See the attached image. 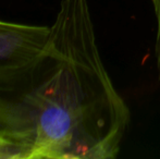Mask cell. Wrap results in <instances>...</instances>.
<instances>
[{
    "instance_id": "obj_1",
    "label": "cell",
    "mask_w": 160,
    "mask_h": 159,
    "mask_svg": "<svg viewBox=\"0 0 160 159\" xmlns=\"http://www.w3.org/2000/svg\"><path fill=\"white\" fill-rule=\"evenodd\" d=\"M57 67L30 159H114L131 112L103 66L88 0H62L49 35Z\"/></svg>"
},
{
    "instance_id": "obj_2",
    "label": "cell",
    "mask_w": 160,
    "mask_h": 159,
    "mask_svg": "<svg viewBox=\"0 0 160 159\" xmlns=\"http://www.w3.org/2000/svg\"><path fill=\"white\" fill-rule=\"evenodd\" d=\"M56 67L57 53L48 38L34 61L0 75V136L25 143L33 149L38 110Z\"/></svg>"
},
{
    "instance_id": "obj_3",
    "label": "cell",
    "mask_w": 160,
    "mask_h": 159,
    "mask_svg": "<svg viewBox=\"0 0 160 159\" xmlns=\"http://www.w3.org/2000/svg\"><path fill=\"white\" fill-rule=\"evenodd\" d=\"M49 26L28 25L0 20V75L28 66L45 49Z\"/></svg>"
},
{
    "instance_id": "obj_4",
    "label": "cell",
    "mask_w": 160,
    "mask_h": 159,
    "mask_svg": "<svg viewBox=\"0 0 160 159\" xmlns=\"http://www.w3.org/2000/svg\"><path fill=\"white\" fill-rule=\"evenodd\" d=\"M31 154L30 145L0 136V159H30Z\"/></svg>"
},
{
    "instance_id": "obj_5",
    "label": "cell",
    "mask_w": 160,
    "mask_h": 159,
    "mask_svg": "<svg viewBox=\"0 0 160 159\" xmlns=\"http://www.w3.org/2000/svg\"><path fill=\"white\" fill-rule=\"evenodd\" d=\"M156 17V39H155V57H156L157 71L160 81V0H150Z\"/></svg>"
}]
</instances>
